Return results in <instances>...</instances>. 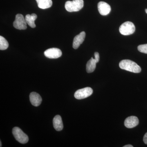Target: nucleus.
Here are the masks:
<instances>
[{
  "mask_svg": "<svg viewBox=\"0 0 147 147\" xmlns=\"http://www.w3.org/2000/svg\"><path fill=\"white\" fill-rule=\"evenodd\" d=\"M119 66L122 69L133 73H140L142 70L141 67L138 65L130 60H123L121 61Z\"/></svg>",
  "mask_w": 147,
  "mask_h": 147,
  "instance_id": "obj_1",
  "label": "nucleus"
},
{
  "mask_svg": "<svg viewBox=\"0 0 147 147\" xmlns=\"http://www.w3.org/2000/svg\"><path fill=\"white\" fill-rule=\"evenodd\" d=\"M84 6L83 0H73L67 1L65 3V7L66 10L69 12H74L81 10L84 7Z\"/></svg>",
  "mask_w": 147,
  "mask_h": 147,
  "instance_id": "obj_2",
  "label": "nucleus"
},
{
  "mask_svg": "<svg viewBox=\"0 0 147 147\" xmlns=\"http://www.w3.org/2000/svg\"><path fill=\"white\" fill-rule=\"evenodd\" d=\"M12 134L15 139L21 144H26L28 142L29 138L28 135L19 127H13L12 129Z\"/></svg>",
  "mask_w": 147,
  "mask_h": 147,
  "instance_id": "obj_3",
  "label": "nucleus"
},
{
  "mask_svg": "<svg viewBox=\"0 0 147 147\" xmlns=\"http://www.w3.org/2000/svg\"><path fill=\"white\" fill-rule=\"evenodd\" d=\"M119 30L121 34L129 35L134 33L135 31V27L132 22L127 21L121 25Z\"/></svg>",
  "mask_w": 147,
  "mask_h": 147,
  "instance_id": "obj_4",
  "label": "nucleus"
},
{
  "mask_svg": "<svg viewBox=\"0 0 147 147\" xmlns=\"http://www.w3.org/2000/svg\"><path fill=\"white\" fill-rule=\"evenodd\" d=\"M27 22L25 18L22 14H16L15 20L13 22V27L20 30H26L27 28Z\"/></svg>",
  "mask_w": 147,
  "mask_h": 147,
  "instance_id": "obj_5",
  "label": "nucleus"
},
{
  "mask_svg": "<svg viewBox=\"0 0 147 147\" xmlns=\"http://www.w3.org/2000/svg\"><path fill=\"white\" fill-rule=\"evenodd\" d=\"M93 90L90 87H86L76 91L74 94V97L77 99H82L86 98L91 95Z\"/></svg>",
  "mask_w": 147,
  "mask_h": 147,
  "instance_id": "obj_6",
  "label": "nucleus"
},
{
  "mask_svg": "<svg viewBox=\"0 0 147 147\" xmlns=\"http://www.w3.org/2000/svg\"><path fill=\"white\" fill-rule=\"evenodd\" d=\"M61 51L57 48H52L47 49L44 52V55L46 57L50 59H57L61 56Z\"/></svg>",
  "mask_w": 147,
  "mask_h": 147,
  "instance_id": "obj_7",
  "label": "nucleus"
},
{
  "mask_svg": "<svg viewBox=\"0 0 147 147\" xmlns=\"http://www.w3.org/2000/svg\"><path fill=\"white\" fill-rule=\"evenodd\" d=\"M98 9L99 13L102 16H106L110 13L111 7L107 3L100 1L98 4Z\"/></svg>",
  "mask_w": 147,
  "mask_h": 147,
  "instance_id": "obj_8",
  "label": "nucleus"
},
{
  "mask_svg": "<svg viewBox=\"0 0 147 147\" xmlns=\"http://www.w3.org/2000/svg\"><path fill=\"white\" fill-rule=\"evenodd\" d=\"M139 119L135 116H130L125 119L124 121L125 126L128 128H132L138 125Z\"/></svg>",
  "mask_w": 147,
  "mask_h": 147,
  "instance_id": "obj_9",
  "label": "nucleus"
},
{
  "mask_svg": "<svg viewBox=\"0 0 147 147\" xmlns=\"http://www.w3.org/2000/svg\"><path fill=\"white\" fill-rule=\"evenodd\" d=\"M86 37V33L82 32L79 34L76 35L74 38L73 47L74 49L79 48L80 45L84 42Z\"/></svg>",
  "mask_w": 147,
  "mask_h": 147,
  "instance_id": "obj_10",
  "label": "nucleus"
},
{
  "mask_svg": "<svg viewBox=\"0 0 147 147\" xmlns=\"http://www.w3.org/2000/svg\"><path fill=\"white\" fill-rule=\"evenodd\" d=\"M30 99L32 105L35 107L39 106L42 100L40 96L35 92L31 93L30 95Z\"/></svg>",
  "mask_w": 147,
  "mask_h": 147,
  "instance_id": "obj_11",
  "label": "nucleus"
},
{
  "mask_svg": "<svg viewBox=\"0 0 147 147\" xmlns=\"http://www.w3.org/2000/svg\"><path fill=\"white\" fill-rule=\"evenodd\" d=\"M53 126L57 131H60L63 128V123L61 117L60 115H56L53 119Z\"/></svg>",
  "mask_w": 147,
  "mask_h": 147,
  "instance_id": "obj_12",
  "label": "nucleus"
},
{
  "mask_svg": "<svg viewBox=\"0 0 147 147\" xmlns=\"http://www.w3.org/2000/svg\"><path fill=\"white\" fill-rule=\"evenodd\" d=\"M38 6L40 8L42 9L49 8L53 5L52 0H36Z\"/></svg>",
  "mask_w": 147,
  "mask_h": 147,
  "instance_id": "obj_13",
  "label": "nucleus"
},
{
  "mask_svg": "<svg viewBox=\"0 0 147 147\" xmlns=\"http://www.w3.org/2000/svg\"><path fill=\"white\" fill-rule=\"evenodd\" d=\"M37 18V16L35 13H32L31 15L27 14L25 17V19L26 21L27 24L32 28H35L36 25L35 21Z\"/></svg>",
  "mask_w": 147,
  "mask_h": 147,
  "instance_id": "obj_14",
  "label": "nucleus"
},
{
  "mask_svg": "<svg viewBox=\"0 0 147 147\" xmlns=\"http://www.w3.org/2000/svg\"><path fill=\"white\" fill-rule=\"evenodd\" d=\"M96 61L92 57L88 62L86 64V71L88 73H90L93 72L96 67Z\"/></svg>",
  "mask_w": 147,
  "mask_h": 147,
  "instance_id": "obj_15",
  "label": "nucleus"
},
{
  "mask_svg": "<svg viewBox=\"0 0 147 147\" xmlns=\"http://www.w3.org/2000/svg\"><path fill=\"white\" fill-rule=\"evenodd\" d=\"M9 47V43L7 40L2 36H0V50H5Z\"/></svg>",
  "mask_w": 147,
  "mask_h": 147,
  "instance_id": "obj_16",
  "label": "nucleus"
},
{
  "mask_svg": "<svg viewBox=\"0 0 147 147\" xmlns=\"http://www.w3.org/2000/svg\"><path fill=\"white\" fill-rule=\"evenodd\" d=\"M138 50L141 53L147 54V44L139 45Z\"/></svg>",
  "mask_w": 147,
  "mask_h": 147,
  "instance_id": "obj_17",
  "label": "nucleus"
},
{
  "mask_svg": "<svg viewBox=\"0 0 147 147\" xmlns=\"http://www.w3.org/2000/svg\"><path fill=\"white\" fill-rule=\"evenodd\" d=\"M94 59L95 61H96V63L98 62L100 59V57H99V55L98 53L97 52H95L94 54Z\"/></svg>",
  "mask_w": 147,
  "mask_h": 147,
  "instance_id": "obj_18",
  "label": "nucleus"
},
{
  "mask_svg": "<svg viewBox=\"0 0 147 147\" xmlns=\"http://www.w3.org/2000/svg\"><path fill=\"white\" fill-rule=\"evenodd\" d=\"M143 141L147 145V132L145 134L143 139Z\"/></svg>",
  "mask_w": 147,
  "mask_h": 147,
  "instance_id": "obj_19",
  "label": "nucleus"
},
{
  "mask_svg": "<svg viewBox=\"0 0 147 147\" xmlns=\"http://www.w3.org/2000/svg\"><path fill=\"white\" fill-rule=\"evenodd\" d=\"M123 147H133V146L131 145H127L124 146Z\"/></svg>",
  "mask_w": 147,
  "mask_h": 147,
  "instance_id": "obj_20",
  "label": "nucleus"
},
{
  "mask_svg": "<svg viewBox=\"0 0 147 147\" xmlns=\"http://www.w3.org/2000/svg\"><path fill=\"white\" fill-rule=\"evenodd\" d=\"M0 147H2V144H1V142H0Z\"/></svg>",
  "mask_w": 147,
  "mask_h": 147,
  "instance_id": "obj_21",
  "label": "nucleus"
},
{
  "mask_svg": "<svg viewBox=\"0 0 147 147\" xmlns=\"http://www.w3.org/2000/svg\"><path fill=\"white\" fill-rule=\"evenodd\" d=\"M145 11H146V13H147V9H145Z\"/></svg>",
  "mask_w": 147,
  "mask_h": 147,
  "instance_id": "obj_22",
  "label": "nucleus"
}]
</instances>
